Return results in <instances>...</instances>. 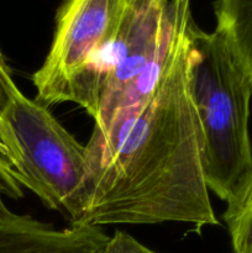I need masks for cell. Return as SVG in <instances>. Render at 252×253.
<instances>
[{"instance_id":"cell-1","label":"cell","mask_w":252,"mask_h":253,"mask_svg":"<svg viewBox=\"0 0 252 253\" xmlns=\"http://www.w3.org/2000/svg\"><path fill=\"white\" fill-rule=\"evenodd\" d=\"M190 20L146 100L108 135L86 143V204L79 224L219 225L202 160V132L189 91Z\"/></svg>"},{"instance_id":"cell-2","label":"cell","mask_w":252,"mask_h":253,"mask_svg":"<svg viewBox=\"0 0 252 253\" xmlns=\"http://www.w3.org/2000/svg\"><path fill=\"white\" fill-rule=\"evenodd\" d=\"M189 91L202 132L208 189L226 202L252 168V84L217 32L190 26Z\"/></svg>"},{"instance_id":"cell-3","label":"cell","mask_w":252,"mask_h":253,"mask_svg":"<svg viewBox=\"0 0 252 253\" xmlns=\"http://www.w3.org/2000/svg\"><path fill=\"white\" fill-rule=\"evenodd\" d=\"M190 0H127L104 61V82L90 140L147 99L192 20Z\"/></svg>"},{"instance_id":"cell-4","label":"cell","mask_w":252,"mask_h":253,"mask_svg":"<svg viewBox=\"0 0 252 253\" xmlns=\"http://www.w3.org/2000/svg\"><path fill=\"white\" fill-rule=\"evenodd\" d=\"M127 0H66L56 16L51 48L32 74L36 100L49 106L74 103L95 120L104 61Z\"/></svg>"},{"instance_id":"cell-5","label":"cell","mask_w":252,"mask_h":253,"mask_svg":"<svg viewBox=\"0 0 252 253\" xmlns=\"http://www.w3.org/2000/svg\"><path fill=\"white\" fill-rule=\"evenodd\" d=\"M21 156L25 188L79 224L86 204L88 153L47 106L20 93L1 116Z\"/></svg>"},{"instance_id":"cell-6","label":"cell","mask_w":252,"mask_h":253,"mask_svg":"<svg viewBox=\"0 0 252 253\" xmlns=\"http://www.w3.org/2000/svg\"><path fill=\"white\" fill-rule=\"evenodd\" d=\"M109 240L101 226L74 224L58 230L29 215L0 212V253H105Z\"/></svg>"},{"instance_id":"cell-7","label":"cell","mask_w":252,"mask_h":253,"mask_svg":"<svg viewBox=\"0 0 252 253\" xmlns=\"http://www.w3.org/2000/svg\"><path fill=\"white\" fill-rule=\"evenodd\" d=\"M216 29L252 84V0H216Z\"/></svg>"},{"instance_id":"cell-8","label":"cell","mask_w":252,"mask_h":253,"mask_svg":"<svg viewBox=\"0 0 252 253\" xmlns=\"http://www.w3.org/2000/svg\"><path fill=\"white\" fill-rule=\"evenodd\" d=\"M222 214L234 253H252V168L226 200Z\"/></svg>"},{"instance_id":"cell-9","label":"cell","mask_w":252,"mask_h":253,"mask_svg":"<svg viewBox=\"0 0 252 253\" xmlns=\"http://www.w3.org/2000/svg\"><path fill=\"white\" fill-rule=\"evenodd\" d=\"M0 178L9 188L12 199H20L24 197L21 187H25V178L22 174L21 156L1 118H0Z\"/></svg>"},{"instance_id":"cell-10","label":"cell","mask_w":252,"mask_h":253,"mask_svg":"<svg viewBox=\"0 0 252 253\" xmlns=\"http://www.w3.org/2000/svg\"><path fill=\"white\" fill-rule=\"evenodd\" d=\"M21 91L12 79L11 69L0 51V118Z\"/></svg>"},{"instance_id":"cell-11","label":"cell","mask_w":252,"mask_h":253,"mask_svg":"<svg viewBox=\"0 0 252 253\" xmlns=\"http://www.w3.org/2000/svg\"><path fill=\"white\" fill-rule=\"evenodd\" d=\"M105 253H157L141 244L130 234L116 230L106 246Z\"/></svg>"},{"instance_id":"cell-12","label":"cell","mask_w":252,"mask_h":253,"mask_svg":"<svg viewBox=\"0 0 252 253\" xmlns=\"http://www.w3.org/2000/svg\"><path fill=\"white\" fill-rule=\"evenodd\" d=\"M4 195L5 197L11 198V193H10L9 188H7V185L5 184L4 180L0 178V212H4L6 211V210H9L6 207H5V203L4 200H2V197H4Z\"/></svg>"}]
</instances>
